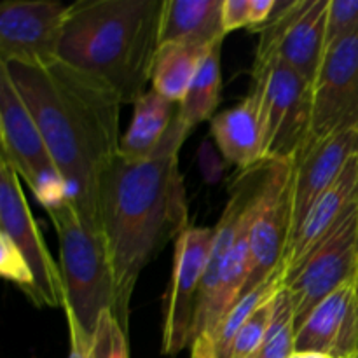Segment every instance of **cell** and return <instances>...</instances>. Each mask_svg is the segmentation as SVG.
<instances>
[{
  "label": "cell",
  "instance_id": "cell-26",
  "mask_svg": "<svg viewBox=\"0 0 358 358\" xmlns=\"http://www.w3.org/2000/svg\"><path fill=\"white\" fill-rule=\"evenodd\" d=\"M198 164L205 184H219L224 175V170H226V163L222 159V154H217L215 147L210 142V138H205L201 142V145H199Z\"/></svg>",
  "mask_w": 358,
  "mask_h": 358
},
{
  "label": "cell",
  "instance_id": "cell-10",
  "mask_svg": "<svg viewBox=\"0 0 358 358\" xmlns=\"http://www.w3.org/2000/svg\"><path fill=\"white\" fill-rule=\"evenodd\" d=\"M213 243V227L189 226L175 240L173 269L164 297L161 352L175 357L191 348L199 289Z\"/></svg>",
  "mask_w": 358,
  "mask_h": 358
},
{
  "label": "cell",
  "instance_id": "cell-6",
  "mask_svg": "<svg viewBox=\"0 0 358 358\" xmlns=\"http://www.w3.org/2000/svg\"><path fill=\"white\" fill-rule=\"evenodd\" d=\"M0 157L16 173L45 210L69 198L66 184L52 161L37 122L31 117L6 70L0 66Z\"/></svg>",
  "mask_w": 358,
  "mask_h": 358
},
{
  "label": "cell",
  "instance_id": "cell-8",
  "mask_svg": "<svg viewBox=\"0 0 358 358\" xmlns=\"http://www.w3.org/2000/svg\"><path fill=\"white\" fill-rule=\"evenodd\" d=\"M329 0H276L261 35L255 62H280L311 84L325 56Z\"/></svg>",
  "mask_w": 358,
  "mask_h": 358
},
{
  "label": "cell",
  "instance_id": "cell-11",
  "mask_svg": "<svg viewBox=\"0 0 358 358\" xmlns=\"http://www.w3.org/2000/svg\"><path fill=\"white\" fill-rule=\"evenodd\" d=\"M72 6L59 0H3L0 63L42 66L56 62Z\"/></svg>",
  "mask_w": 358,
  "mask_h": 358
},
{
  "label": "cell",
  "instance_id": "cell-12",
  "mask_svg": "<svg viewBox=\"0 0 358 358\" xmlns=\"http://www.w3.org/2000/svg\"><path fill=\"white\" fill-rule=\"evenodd\" d=\"M352 129L358 131V35L329 49L322 59L306 143Z\"/></svg>",
  "mask_w": 358,
  "mask_h": 358
},
{
  "label": "cell",
  "instance_id": "cell-21",
  "mask_svg": "<svg viewBox=\"0 0 358 358\" xmlns=\"http://www.w3.org/2000/svg\"><path fill=\"white\" fill-rule=\"evenodd\" d=\"M222 41H217L206 51L184 100L178 103V119L184 122L189 131L201 122L215 117V110L220 103L222 91V72H220V55H222Z\"/></svg>",
  "mask_w": 358,
  "mask_h": 358
},
{
  "label": "cell",
  "instance_id": "cell-23",
  "mask_svg": "<svg viewBox=\"0 0 358 358\" xmlns=\"http://www.w3.org/2000/svg\"><path fill=\"white\" fill-rule=\"evenodd\" d=\"M278 290L275 294H271L266 301H262L255 308L254 313L247 318V322H245L243 327L238 332L236 339H234L233 350H231V358H250L257 352L259 346L264 341L269 325H271Z\"/></svg>",
  "mask_w": 358,
  "mask_h": 358
},
{
  "label": "cell",
  "instance_id": "cell-28",
  "mask_svg": "<svg viewBox=\"0 0 358 358\" xmlns=\"http://www.w3.org/2000/svg\"><path fill=\"white\" fill-rule=\"evenodd\" d=\"M252 0H222V28L224 34L248 28L250 23Z\"/></svg>",
  "mask_w": 358,
  "mask_h": 358
},
{
  "label": "cell",
  "instance_id": "cell-15",
  "mask_svg": "<svg viewBox=\"0 0 358 358\" xmlns=\"http://www.w3.org/2000/svg\"><path fill=\"white\" fill-rule=\"evenodd\" d=\"M296 352L348 358L358 352L357 283L339 287L313 308L296 331Z\"/></svg>",
  "mask_w": 358,
  "mask_h": 358
},
{
  "label": "cell",
  "instance_id": "cell-25",
  "mask_svg": "<svg viewBox=\"0 0 358 358\" xmlns=\"http://www.w3.org/2000/svg\"><path fill=\"white\" fill-rule=\"evenodd\" d=\"M355 35H358V0H329L325 52Z\"/></svg>",
  "mask_w": 358,
  "mask_h": 358
},
{
  "label": "cell",
  "instance_id": "cell-7",
  "mask_svg": "<svg viewBox=\"0 0 358 358\" xmlns=\"http://www.w3.org/2000/svg\"><path fill=\"white\" fill-rule=\"evenodd\" d=\"M358 283V203L346 219L296 268L282 285L292 301L296 327L339 287Z\"/></svg>",
  "mask_w": 358,
  "mask_h": 358
},
{
  "label": "cell",
  "instance_id": "cell-1",
  "mask_svg": "<svg viewBox=\"0 0 358 358\" xmlns=\"http://www.w3.org/2000/svg\"><path fill=\"white\" fill-rule=\"evenodd\" d=\"M189 135L175 115L149 157L129 159L119 152L100 178L98 224L114 275V315L126 331L140 273L168 238L189 227L184 178L178 170V152Z\"/></svg>",
  "mask_w": 358,
  "mask_h": 358
},
{
  "label": "cell",
  "instance_id": "cell-2",
  "mask_svg": "<svg viewBox=\"0 0 358 358\" xmlns=\"http://www.w3.org/2000/svg\"><path fill=\"white\" fill-rule=\"evenodd\" d=\"M0 66L37 122L70 201L87 222L100 227V178L121 152L119 96L100 80L59 59L42 66Z\"/></svg>",
  "mask_w": 358,
  "mask_h": 358
},
{
  "label": "cell",
  "instance_id": "cell-31",
  "mask_svg": "<svg viewBox=\"0 0 358 358\" xmlns=\"http://www.w3.org/2000/svg\"><path fill=\"white\" fill-rule=\"evenodd\" d=\"M348 358H358V352H357V353H353V355H352V357H348Z\"/></svg>",
  "mask_w": 358,
  "mask_h": 358
},
{
  "label": "cell",
  "instance_id": "cell-27",
  "mask_svg": "<svg viewBox=\"0 0 358 358\" xmlns=\"http://www.w3.org/2000/svg\"><path fill=\"white\" fill-rule=\"evenodd\" d=\"M66 325H69V358H93V336L79 324L76 315L65 308Z\"/></svg>",
  "mask_w": 358,
  "mask_h": 358
},
{
  "label": "cell",
  "instance_id": "cell-14",
  "mask_svg": "<svg viewBox=\"0 0 358 358\" xmlns=\"http://www.w3.org/2000/svg\"><path fill=\"white\" fill-rule=\"evenodd\" d=\"M358 154V131H343L318 142L304 143L292 159L294 233L317 199L334 184ZM294 236V234H292Z\"/></svg>",
  "mask_w": 358,
  "mask_h": 358
},
{
  "label": "cell",
  "instance_id": "cell-30",
  "mask_svg": "<svg viewBox=\"0 0 358 358\" xmlns=\"http://www.w3.org/2000/svg\"><path fill=\"white\" fill-rule=\"evenodd\" d=\"M290 358H332L324 353H313V352H296Z\"/></svg>",
  "mask_w": 358,
  "mask_h": 358
},
{
  "label": "cell",
  "instance_id": "cell-19",
  "mask_svg": "<svg viewBox=\"0 0 358 358\" xmlns=\"http://www.w3.org/2000/svg\"><path fill=\"white\" fill-rule=\"evenodd\" d=\"M178 103L166 100L156 90H147L133 103V117L129 128L121 136V154L129 159L149 157L177 115Z\"/></svg>",
  "mask_w": 358,
  "mask_h": 358
},
{
  "label": "cell",
  "instance_id": "cell-20",
  "mask_svg": "<svg viewBox=\"0 0 358 358\" xmlns=\"http://www.w3.org/2000/svg\"><path fill=\"white\" fill-rule=\"evenodd\" d=\"M212 45L196 44V42H175V44L159 45L156 59H154L152 76H150L152 90L163 94L166 100L180 103L206 51Z\"/></svg>",
  "mask_w": 358,
  "mask_h": 358
},
{
  "label": "cell",
  "instance_id": "cell-18",
  "mask_svg": "<svg viewBox=\"0 0 358 358\" xmlns=\"http://www.w3.org/2000/svg\"><path fill=\"white\" fill-rule=\"evenodd\" d=\"M226 38L222 0H164L159 45L196 42L212 45Z\"/></svg>",
  "mask_w": 358,
  "mask_h": 358
},
{
  "label": "cell",
  "instance_id": "cell-22",
  "mask_svg": "<svg viewBox=\"0 0 358 358\" xmlns=\"http://www.w3.org/2000/svg\"><path fill=\"white\" fill-rule=\"evenodd\" d=\"M296 317L292 301L285 287H280L276 296L275 315L266 338L250 358H290L296 353Z\"/></svg>",
  "mask_w": 358,
  "mask_h": 358
},
{
  "label": "cell",
  "instance_id": "cell-24",
  "mask_svg": "<svg viewBox=\"0 0 358 358\" xmlns=\"http://www.w3.org/2000/svg\"><path fill=\"white\" fill-rule=\"evenodd\" d=\"M93 358H129L128 331L112 311H105L94 329Z\"/></svg>",
  "mask_w": 358,
  "mask_h": 358
},
{
  "label": "cell",
  "instance_id": "cell-17",
  "mask_svg": "<svg viewBox=\"0 0 358 358\" xmlns=\"http://www.w3.org/2000/svg\"><path fill=\"white\" fill-rule=\"evenodd\" d=\"M212 136L224 159L240 168V171L264 161L257 105L250 94L241 103L215 114Z\"/></svg>",
  "mask_w": 358,
  "mask_h": 358
},
{
  "label": "cell",
  "instance_id": "cell-9",
  "mask_svg": "<svg viewBox=\"0 0 358 358\" xmlns=\"http://www.w3.org/2000/svg\"><path fill=\"white\" fill-rule=\"evenodd\" d=\"M0 236L6 238L30 269L37 287V308H65V285L44 236L34 219L20 175L0 157Z\"/></svg>",
  "mask_w": 358,
  "mask_h": 358
},
{
  "label": "cell",
  "instance_id": "cell-5",
  "mask_svg": "<svg viewBox=\"0 0 358 358\" xmlns=\"http://www.w3.org/2000/svg\"><path fill=\"white\" fill-rule=\"evenodd\" d=\"M250 96L255 100L266 161L292 163L310 136L313 84L280 62H255Z\"/></svg>",
  "mask_w": 358,
  "mask_h": 358
},
{
  "label": "cell",
  "instance_id": "cell-3",
  "mask_svg": "<svg viewBox=\"0 0 358 358\" xmlns=\"http://www.w3.org/2000/svg\"><path fill=\"white\" fill-rule=\"evenodd\" d=\"M164 0H79L63 30L58 59L135 103L150 84Z\"/></svg>",
  "mask_w": 358,
  "mask_h": 358
},
{
  "label": "cell",
  "instance_id": "cell-13",
  "mask_svg": "<svg viewBox=\"0 0 358 358\" xmlns=\"http://www.w3.org/2000/svg\"><path fill=\"white\" fill-rule=\"evenodd\" d=\"M294 234L292 163L259 208L248 236V271L241 297L285 273V259Z\"/></svg>",
  "mask_w": 358,
  "mask_h": 358
},
{
  "label": "cell",
  "instance_id": "cell-4",
  "mask_svg": "<svg viewBox=\"0 0 358 358\" xmlns=\"http://www.w3.org/2000/svg\"><path fill=\"white\" fill-rule=\"evenodd\" d=\"M59 241L65 308L93 336L105 311L115 313V283L100 227L87 222L70 199L45 210ZM63 308V310H65Z\"/></svg>",
  "mask_w": 358,
  "mask_h": 358
},
{
  "label": "cell",
  "instance_id": "cell-29",
  "mask_svg": "<svg viewBox=\"0 0 358 358\" xmlns=\"http://www.w3.org/2000/svg\"><path fill=\"white\" fill-rule=\"evenodd\" d=\"M276 0H252L250 2V23H248L247 30L255 31L257 34L259 28L269 20L275 7Z\"/></svg>",
  "mask_w": 358,
  "mask_h": 358
},
{
  "label": "cell",
  "instance_id": "cell-16",
  "mask_svg": "<svg viewBox=\"0 0 358 358\" xmlns=\"http://www.w3.org/2000/svg\"><path fill=\"white\" fill-rule=\"evenodd\" d=\"M358 203V154L350 159L338 180L317 199L299 229L290 240L285 271L296 268L308 257Z\"/></svg>",
  "mask_w": 358,
  "mask_h": 358
},
{
  "label": "cell",
  "instance_id": "cell-32",
  "mask_svg": "<svg viewBox=\"0 0 358 358\" xmlns=\"http://www.w3.org/2000/svg\"><path fill=\"white\" fill-rule=\"evenodd\" d=\"M357 290H358V283H357Z\"/></svg>",
  "mask_w": 358,
  "mask_h": 358
}]
</instances>
